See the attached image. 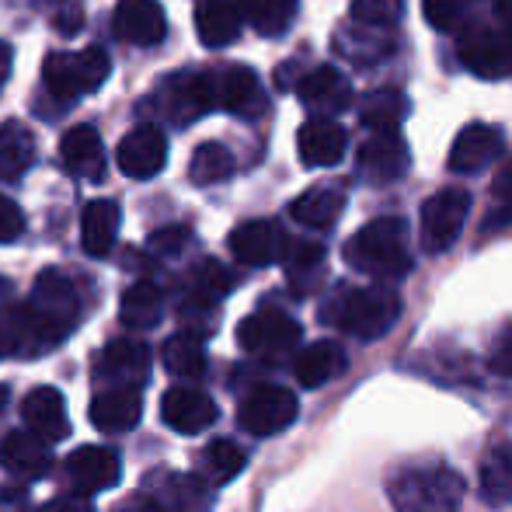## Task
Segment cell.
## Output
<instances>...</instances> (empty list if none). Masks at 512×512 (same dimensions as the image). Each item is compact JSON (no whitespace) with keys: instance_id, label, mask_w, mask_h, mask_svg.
<instances>
[{"instance_id":"1","label":"cell","mask_w":512,"mask_h":512,"mask_svg":"<svg viewBox=\"0 0 512 512\" xmlns=\"http://www.w3.org/2000/svg\"><path fill=\"white\" fill-rule=\"evenodd\" d=\"M401 297L391 286H338L321 307V321L359 342H377L398 324Z\"/></svg>"},{"instance_id":"2","label":"cell","mask_w":512,"mask_h":512,"mask_svg":"<svg viewBox=\"0 0 512 512\" xmlns=\"http://www.w3.org/2000/svg\"><path fill=\"white\" fill-rule=\"evenodd\" d=\"M342 255L349 269L380 279V283L405 279L411 272L408 223L401 216H377L345 241Z\"/></svg>"},{"instance_id":"3","label":"cell","mask_w":512,"mask_h":512,"mask_svg":"<svg viewBox=\"0 0 512 512\" xmlns=\"http://www.w3.org/2000/svg\"><path fill=\"white\" fill-rule=\"evenodd\" d=\"M464 495V478L446 464H411L387 478L394 512H460Z\"/></svg>"},{"instance_id":"4","label":"cell","mask_w":512,"mask_h":512,"mask_svg":"<svg viewBox=\"0 0 512 512\" xmlns=\"http://www.w3.org/2000/svg\"><path fill=\"white\" fill-rule=\"evenodd\" d=\"M108 74H112V56L102 46H88L81 53H49L42 63V81L49 95L60 102L95 95L108 81Z\"/></svg>"},{"instance_id":"5","label":"cell","mask_w":512,"mask_h":512,"mask_svg":"<svg viewBox=\"0 0 512 512\" xmlns=\"http://www.w3.org/2000/svg\"><path fill=\"white\" fill-rule=\"evenodd\" d=\"M28 307L35 310V317H39L42 328L49 331V338L56 345L67 342V335L81 321V293H77V283L60 269L39 272Z\"/></svg>"},{"instance_id":"6","label":"cell","mask_w":512,"mask_h":512,"mask_svg":"<svg viewBox=\"0 0 512 512\" xmlns=\"http://www.w3.org/2000/svg\"><path fill=\"white\" fill-rule=\"evenodd\" d=\"M300 338H304L300 324L283 310H258L237 324L241 349L255 359H265V363H279V359L293 356L300 349Z\"/></svg>"},{"instance_id":"7","label":"cell","mask_w":512,"mask_h":512,"mask_svg":"<svg viewBox=\"0 0 512 512\" xmlns=\"http://www.w3.org/2000/svg\"><path fill=\"white\" fill-rule=\"evenodd\" d=\"M300 415V401L279 384H255L237 405V425L251 436H279Z\"/></svg>"},{"instance_id":"8","label":"cell","mask_w":512,"mask_h":512,"mask_svg":"<svg viewBox=\"0 0 512 512\" xmlns=\"http://www.w3.org/2000/svg\"><path fill=\"white\" fill-rule=\"evenodd\" d=\"M471 213V196L464 189H439L436 196H429L418 213V237H422L425 255H443L446 248H453V241L460 237Z\"/></svg>"},{"instance_id":"9","label":"cell","mask_w":512,"mask_h":512,"mask_svg":"<svg viewBox=\"0 0 512 512\" xmlns=\"http://www.w3.org/2000/svg\"><path fill=\"white\" fill-rule=\"evenodd\" d=\"M457 56L471 74L499 81L512 74V35L499 25H464L457 39Z\"/></svg>"},{"instance_id":"10","label":"cell","mask_w":512,"mask_h":512,"mask_svg":"<svg viewBox=\"0 0 512 512\" xmlns=\"http://www.w3.org/2000/svg\"><path fill=\"white\" fill-rule=\"evenodd\" d=\"M150 349L136 338H115L98 356V380H105V391H140L150 380Z\"/></svg>"},{"instance_id":"11","label":"cell","mask_w":512,"mask_h":512,"mask_svg":"<svg viewBox=\"0 0 512 512\" xmlns=\"http://www.w3.org/2000/svg\"><path fill=\"white\" fill-rule=\"evenodd\" d=\"M206 81H209L213 108L248 115V119L262 112L265 98H262V88H258V77H255V70L244 67V63H227V67L206 70Z\"/></svg>"},{"instance_id":"12","label":"cell","mask_w":512,"mask_h":512,"mask_svg":"<svg viewBox=\"0 0 512 512\" xmlns=\"http://www.w3.org/2000/svg\"><path fill=\"white\" fill-rule=\"evenodd\" d=\"M63 471H67V481H70V488H74V495L91 499V495H102L108 488L119 485L122 460H119V453L108 450V446H77L67 457V464H63Z\"/></svg>"},{"instance_id":"13","label":"cell","mask_w":512,"mask_h":512,"mask_svg":"<svg viewBox=\"0 0 512 512\" xmlns=\"http://www.w3.org/2000/svg\"><path fill=\"white\" fill-rule=\"evenodd\" d=\"M230 255L241 265L251 269H265V265H276L290 251V237L279 227L276 220H248L241 227L230 230Z\"/></svg>"},{"instance_id":"14","label":"cell","mask_w":512,"mask_h":512,"mask_svg":"<svg viewBox=\"0 0 512 512\" xmlns=\"http://www.w3.org/2000/svg\"><path fill=\"white\" fill-rule=\"evenodd\" d=\"M411 168V150L401 133H373L359 147L356 171L359 178H370L373 185H391L405 178Z\"/></svg>"},{"instance_id":"15","label":"cell","mask_w":512,"mask_h":512,"mask_svg":"<svg viewBox=\"0 0 512 512\" xmlns=\"http://www.w3.org/2000/svg\"><path fill=\"white\" fill-rule=\"evenodd\" d=\"M115 164H119L122 175L147 182V178H154L157 171H164V164H168V136H164L157 126H150V122L147 126L129 129V133L119 140Z\"/></svg>"},{"instance_id":"16","label":"cell","mask_w":512,"mask_h":512,"mask_svg":"<svg viewBox=\"0 0 512 512\" xmlns=\"http://www.w3.org/2000/svg\"><path fill=\"white\" fill-rule=\"evenodd\" d=\"M143 492L161 502L164 512H209L213 506V488L199 474L154 471L143 481Z\"/></svg>"},{"instance_id":"17","label":"cell","mask_w":512,"mask_h":512,"mask_svg":"<svg viewBox=\"0 0 512 512\" xmlns=\"http://www.w3.org/2000/svg\"><path fill=\"white\" fill-rule=\"evenodd\" d=\"M49 349H56V345L46 335V328L39 324L32 307L28 304L0 307V359H11V356L35 359Z\"/></svg>"},{"instance_id":"18","label":"cell","mask_w":512,"mask_h":512,"mask_svg":"<svg viewBox=\"0 0 512 512\" xmlns=\"http://www.w3.org/2000/svg\"><path fill=\"white\" fill-rule=\"evenodd\" d=\"M161 418L178 436H199L220 418V408L199 387H171L161 398Z\"/></svg>"},{"instance_id":"19","label":"cell","mask_w":512,"mask_h":512,"mask_svg":"<svg viewBox=\"0 0 512 512\" xmlns=\"http://www.w3.org/2000/svg\"><path fill=\"white\" fill-rule=\"evenodd\" d=\"M506 154V140H502L499 126H488V122H471L457 133L450 147V171L457 175H478L488 164H495Z\"/></svg>"},{"instance_id":"20","label":"cell","mask_w":512,"mask_h":512,"mask_svg":"<svg viewBox=\"0 0 512 512\" xmlns=\"http://www.w3.org/2000/svg\"><path fill=\"white\" fill-rule=\"evenodd\" d=\"M157 95H161L164 115H168L171 122H178V126H185V122H196L199 115L213 112L206 70H192V74H171Z\"/></svg>"},{"instance_id":"21","label":"cell","mask_w":512,"mask_h":512,"mask_svg":"<svg viewBox=\"0 0 512 512\" xmlns=\"http://www.w3.org/2000/svg\"><path fill=\"white\" fill-rule=\"evenodd\" d=\"M112 25L115 35L129 46H157L168 35V18L157 0H119Z\"/></svg>"},{"instance_id":"22","label":"cell","mask_w":512,"mask_h":512,"mask_svg":"<svg viewBox=\"0 0 512 512\" xmlns=\"http://www.w3.org/2000/svg\"><path fill=\"white\" fill-rule=\"evenodd\" d=\"M0 467H4L11 478L35 481V478H42V474H49L53 453H49L46 439H39L35 432L14 429L0 439Z\"/></svg>"},{"instance_id":"23","label":"cell","mask_w":512,"mask_h":512,"mask_svg":"<svg viewBox=\"0 0 512 512\" xmlns=\"http://www.w3.org/2000/svg\"><path fill=\"white\" fill-rule=\"evenodd\" d=\"M297 150L307 168H335L349 150V133L335 119H307L297 133Z\"/></svg>"},{"instance_id":"24","label":"cell","mask_w":512,"mask_h":512,"mask_svg":"<svg viewBox=\"0 0 512 512\" xmlns=\"http://www.w3.org/2000/svg\"><path fill=\"white\" fill-rule=\"evenodd\" d=\"M297 95L310 112H317L314 119H331V115L345 112L352 105V84L335 67H314L310 74L300 77Z\"/></svg>"},{"instance_id":"25","label":"cell","mask_w":512,"mask_h":512,"mask_svg":"<svg viewBox=\"0 0 512 512\" xmlns=\"http://www.w3.org/2000/svg\"><path fill=\"white\" fill-rule=\"evenodd\" d=\"M21 418H25L28 432L46 439L49 446L70 436L67 401H63V394L56 391V387H35V391L21 401Z\"/></svg>"},{"instance_id":"26","label":"cell","mask_w":512,"mask_h":512,"mask_svg":"<svg viewBox=\"0 0 512 512\" xmlns=\"http://www.w3.org/2000/svg\"><path fill=\"white\" fill-rule=\"evenodd\" d=\"M60 161L70 175L88 178V182H102L105 178V147H102V136L95 133V126H88V122L70 126L60 140Z\"/></svg>"},{"instance_id":"27","label":"cell","mask_w":512,"mask_h":512,"mask_svg":"<svg viewBox=\"0 0 512 512\" xmlns=\"http://www.w3.org/2000/svg\"><path fill=\"white\" fill-rule=\"evenodd\" d=\"M345 366H349V356H345L342 342H331V338L304 345V349L297 352V359H293V373H297L300 387H307V391L342 377Z\"/></svg>"},{"instance_id":"28","label":"cell","mask_w":512,"mask_h":512,"mask_svg":"<svg viewBox=\"0 0 512 512\" xmlns=\"http://www.w3.org/2000/svg\"><path fill=\"white\" fill-rule=\"evenodd\" d=\"M91 425L108 436L133 432L143 418V398L140 391H98L91 401Z\"/></svg>"},{"instance_id":"29","label":"cell","mask_w":512,"mask_h":512,"mask_svg":"<svg viewBox=\"0 0 512 512\" xmlns=\"http://www.w3.org/2000/svg\"><path fill=\"white\" fill-rule=\"evenodd\" d=\"M122 209L115 199H95V203L84 206L81 216V244L91 258H105L115 248V237H119Z\"/></svg>"},{"instance_id":"30","label":"cell","mask_w":512,"mask_h":512,"mask_svg":"<svg viewBox=\"0 0 512 512\" xmlns=\"http://www.w3.org/2000/svg\"><path fill=\"white\" fill-rule=\"evenodd\" d=\"M478 492L492 509L512 506V443H495L478 464Z\"/></svg>"},{"instance_id":"31","label":"cell","mask_w":512,"mask_h":512,"mask_svg":"<svg viewBox=\"0 0 512 512\" xmlns=\"http://www.w3.org/2000/svg\"><path fill=\"white\" fill-rule=\"evenodd\" d=\"M345 209V192L338 185H314L304 196H297L290 203V216L300 223V227L310 230H328L335 227V220Z\"/></svg>"},{"instance_id":"32","label":"cell","mask_w":512,"mask_h":512,"mask_svg":"<svg viewBox=\"0 0 512 512\" xmlns=\"http://www.w3.org/2000/svg\"><path fill=\"white\" fill-rule=\"evenodd\" d=\"M35 154H39V143L32 129L18 119H7L0 126V182H14L25 175L35 164Z\"/></svg>"},{"instance_id":"33","label":"cell","mask_w":512,"mask_h":512,"mask_svg":"<svg viewBox=\"0 0 512 512\" xmlns=\"http://www.w3.org/2000/svg\"><path fill=\"white\" fill-rule=\"evenodd\" d=\"M241 11L227 0H199L196 7V32L209 49H223L241 35Z\"/></svg>"},{"instance_id":"34","label":"cell","mask_w":512,"mask_h":512,"mask_svg":"<svg viewBox=\"0 0 512 512\" xmlns=\"http://www.w3.org/2000/svg\"><path fill=\"white\" fill-rule=\"evenodd\" d=\"M164 317V293L157 283L150 279H140L133 283L126 293H122V304H119V321L133 331H150L157 328Z\"/></svg>"},{"instance_id":"35","label":"cell","mask_w":512,"mask_h":512,"mask_svg":"<svg viewBox=\"0 0 512 512\" xmlns=\"http://www.w3.org/2000/svg\"><path fill=\"white\" fill-rule=\"evenodd\" d=\"M244 467H248V453H244L234 439H213V443L199 453L196 471L209 488H220V485H227V481H234Z\"/></svg>"},{"instance_id":"36","label":"cell","mask_w":512,"mask_h":512,"mask_svg":"<svg viewBox=\"0 0 512 512\" xmlns=\"http://www.w3.org/2000/svg\"><path fill=\"white\" fill-rule=\"evenodd\" d=\"M230 290H234V276H230L227 265H220L216 258H203V262L192 269L189 290H185L182 304L216 310V304H220V300L227 297Z\"/></svg>"},{"instance_id":"37","label":"cell","mask_w":512,"mask_h":512,"mask_svg":"<svg viewBox=\"0 0 512 512\" xmlns=\"http://www.w3.org/2000/svg\"><path fill=\"white\" fill-rule=\"evenodd\" d=\"M411 102L405 91L398 88H384V91H373L370 98L359 108V122H363L370 133H398L401 122L408 119Z\"/></svg>"},{"instance_id":"38","label":"cell","mask_w":512,"mask_h":512,"mask_svg":"<svg viewBox=\"0 0 512 512\" xmlns=\"http://www.w3.org/2000/svg\"><path fill=\"white\" fill-rule=\"evenodd\" d=\"M161 359L168 366L171 377H182V380H199L206 373V345L199 335L192 331H178L164 342Z\"/></svg>"},{"instance_id":"39","label":"cell","mask_w":512,"mask_h":512,"mask_svg":"<svg viewBox=\"0 0 512 512\" xmlns=\"http://www.w3.org/2000/svg\"><path fill=\"white\" fill-rule=\"evenodd\" d=\"M237 11L258 35L276 39L297 18V0H237Z\"/></svg>"},{"instance_id":"40","label":"cell","mask_w":512,"mask_h":512,"mask_svg":"<svg viewBox=\"0 0 512 512\" xmlns=\"http://www.w3.org/2000/svg\"><path fill=\"white\" fill-rule=\"evenodd\" d=\"M286 276H290V286L297 293H310L317 290L324 272V248L317 241H290V251H286Z\"/></svg>"},{"instance_id":"41","label":"cell","mask_w":512,"mask_h":512,"mask_svg":"<svg viewBox=\"0 0 512 512\" xmlns=\"http://www.w3.org/2000/svg\"><path fill=\"white\" fill-rule=\"evenodd\" d=\"M234 175V154L223 143H203L189 161V178L192 185H220Z\"/></svg>"},{"instance_id":"42","label":"cell","mask_w":512,"mask_h":512,"mask_svg":"<svg viewBox=\"0 0 512 512\" xmlns=\"http://www.w3.org/2000/svg\"><path fill=\"white\" fill-rule=\"evenodd\" d=\"M349 14L363 28H391L405 18V0H352Z\"/></svg>"},{"instance_id":"43","label":"cell","mask_w":512,"mask_h":512,"mask_svg":"<svg viewBox=\"0 0 512 512\" xmlns=\"http://www.w3.org/2000/svg\"><path fill=\"white\" fill-rule=\"evenodd\" d=\"M467 0H422V14L436 32H453L464 28Z\"/></svg>"},{"instance_id":"44","label":"cell","mask_w":512,"mask_h":512,"mask_svg":"<svg viewBox=\"0 0 512 512\" xmlns=\"http://www.w3.org/2000/svg\"><path fill=\"white\" fill-rule=\"evenodd\" d=\"M189 227H182V223H178V227H161V230H154V234H150V241H147V248L154 251V255H178V251L185 248V244H189Z\"/></svg>"},{"instance_id":"45","label":"cell","mask_w":512,"mask_h":512,"mask_svg":"<svg viewBox=\"0 0 512 512\" xmlns=\"http://www.w3.org/2000/svg\"><path fill=\"white\" fill-rule=\"evenodd\" d=\"M485 363H488V370H492L495 377H512V324L499 331V338H495L492 349H488Z\"/></svg>"},{"instance_id":"46","label":"cell","mask_w":512,"mask_h":512,"mask_svg":"<svg viewBox=\"0 0 512 512\" xmlns=\"http://www.w3.org/2000/svg\"><path fill=\"white\" fill-rule=\"evenodd\" d=\"M25 234V213L18 203H11L7 196H0V244H11Z\"/></svg>"},{"instance_id":"47","label":"cell","mask_w":512,"mask_h":512,"mask_svg":"<svg viewBox=\"0 0 512 512\" xmlns=\"http://www.w3.org/2000/svg\"><path fill=\"white\" fill-rule=\"evenodd\" d=\"M56 21V32L63 35V39H70V35H77L84 28V4L81 0H67V4H60V11L53 14Z\"/></svg>"},{"instance_id":"48","label":"cell","mask_w":512,"mask_h":512,"mask_svg":"<svg viewBox=\"0 0 512 512\" xmlns=\"http://www.w3.org/2000/svg\"><path fill=\"white\" fill-rule=\"evenodd\" d=\"M39 512H95V509H91V502L84 495H60V499L46 502Z\"/></svg>"},{"instance_id":"49","label":"cell","mask_w":512,"mask_h":512,"mask_svg":"<svg viewBox=\"0 0 512 512\" xmlns=\"http://www.w3.org/2000/svg\"><path fill=\"white\" fill-rule=\"evenodd\" d=\"M492 192H495V199H499V203L512 206V161H506L499 168V175H495V182H492Z\"/></svg>"},{"instance_id":"50","label":"cell","mask_w":512,"mask_h":512,"mask_svg":"<svg viewBox=\"0 0 512 512\" xmlns=\"http://www.w3.org/2000/svg\"><path fill=\"white\" fill-rule=\"evenodd\" d=\"M115 512H164V506L157 499H150L147 492H136L133 499H126L122 506H115Z\"/></svg>"},{"instance_id":"51","label":"cell","mask_w":512,"mask_h":512,"mask_svg":"<svg viewBox=\"0 0 512 512\" xmlns=\"http://www.w3.org/2000/svg\"><path fill=\"white\" fill-rule=\"evenodd\" d=\"M495 25L512 35V0H495Z\"/></svg>"},{"instance_id":"52","label":"cell","mask_w":512,"mask_h":512,"mask_svg":"<svg viewBox=\"0 0 512 512\" xmlns=\"http://www.w3.org/2000/svg\"><path fill=\"white\" fill-rule=\"evenodd\" d=\"M7 74H11V46L0 39V84L7 81Z\"/></svg>"},{"instance_id":"53","label":"cell","mask_w":512,"mask_h":512,"mask_svg":"<svg viewBox=\"0 0 512 512\" xmlns=\"http://www.w3.org/2000/svg\"><path fill=\"white\" fill-rule=\"evenodd\" d=\"M7 398H11V391H7V387H4V384H0V408H4V405H7Z\"/></svg>"},{"instance_id":"54","label":"cell","mask_w":512,"mask_h":512,"mask_svg":"<svg viewBox=\"0 0 512 512\" xmlns=\"http://www.w3.org/2000/svg\"><path fill=\"white\" fill-rule=\"evenodd\" d=\"M7 293H11V283H7V279H0V297H7Z\"/></svg>"},{"instance_id":"55","label":"cell","mask_w":512,"mask_h":512,"mask_svg":"<svg viewBox=\"0 0 512 512\" xmlns=\"http://www.w3.org/2000/svg\"><path fill=\"white\" fill-rule=\"evenodd\" d=\"M56 4H67V0H56Z\"/></svg>"},{"instance_id":"56","label":"cell","mask_w":512,"mask_h":512,"mask_svg":"<svg viewBox=\"0 0 512 512\" xmlns=\"http://www.w3.org/2000/svg\"><path fill=\"white\" fill-rule=\"evenodd\" d=\"M467 4H474V0H467Z\"/></svg>"}]
</instances>
